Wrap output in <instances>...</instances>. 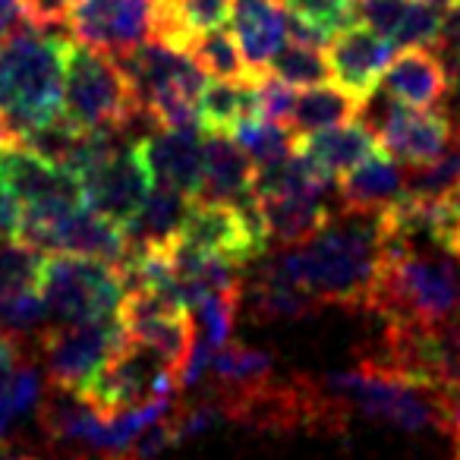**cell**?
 <instances>
[{
  "instance_id": "obj_21",
  "label": "cell",
  "mask_w": 460,
  "mask_h": 460,
  "mask_svg": "<svg viewBox=\"0 0 460 460\" xmlns=\"http://www.w3.org/2000/svg\"><path fill=\"white\" fill-rule=\"evenodd\" d=\"M205 376L211 382L208 397H215V401H234V397L250 394V391L262 388L265 382H271L278 376V366L269 350H256V347L227 341V344H221L211 353V363Z\"/></svg>"
},
{
  "instance_id": "obj_33",
  "label": "cell",
  "mask_w": 460,
  "mask_h": 460,
  "mask_svg": "<svg viewBox=\"0 0 460 460\" xmlns=\"http://www.w3.org/2000/svg\"><path fill=\"white\" fill-rule=\"evenodd\" d=\"M441 29V7L432 0H413L407 10V16L401 20L397 32L391 35L394 51H407V48H435Z\"/></svg>"
},
{
  "instance_id": "obj_13",
  "label": "cell",
  "mask_w": 460,
  "mask_h": 460,
  "mask_svg": "<svg viewBox=\"0 0 460 460\" xmlns=\"http://www.w3.org/2000/svg\"><path fill=\"white\" fill-rule=\"evenodd\" d=\"M391 60H394V45L378 32H372V29L359 26V22L341 29L328 41L332 76L338 79V89H344L357 102H363L366 95H372L378 89L382 73L388 70Z\"/></svg>"
},
{
  "instance_id": "obj_9",
  "label": "cell",
  "mask_w": 460,
  "mask_h": 460,
  "mask_svg": "<svg viewBox=\"0 0 460 460\" xmlns=\"http://www.w3.org/2000/svg\"><path fill=\"white\" fill-rule=\"evenodd\" d=\"M64 26L76 45L120 58L161 39L164 0H73Z\"/></svg>"
},
{
  "instance_id": "obj_7",
  "label": "cell",
  "mask_w": 460,
  "mask_h": 460,
  "mask_svg": "<svg viewBox=\"0 0 460 460\" xmlns=\"http://www.w3.org/2000/svg\"><path fill=\"white\" fill-rule=\"evenodd\" d=\"M127 338L123 313L73 325H45L32 338V357L41 359L54 388L79 394L95 378V372L127 344Z\"/></svg>"
},
{
  "instance_id": "obj_20",
  "label": "cell",
  "mask_w": 460,
  "mask_h": 460,
  "mask_svg": "<svg viewBox=\"0 0 460 460\" xmlns=\"http://www.w3.org/2000/svg\"><path fill=\"white\" fill-rule=\"evenodd\" d=\"M378 139L353 117V120L341 123V127L322 129V133H309L296 139V152L306 155L328 180H341L347 171L363 164L369 155L378 152Z\"/></svg>"
},
{
  "instance_id": "obj_22",
  "label": "cell",
  "mask_w": 460,
  "mask_h": 460,
  "mask_svg": "<svg viewBox=\"0 0 460 460\" xmlns=\"http://www.w3.org/2000/svg\"><path fill=\"white\" fill-rule=\"evenodd\" d=\"M192 205V196L171 186L155 183L146 202L139 205L129 224L123 227L127 246H146V250H173L183 230L186 211Z\"/></svg>"
},
{
  "instance_id": "obj_23",
  "label": "cell",
  "mask_w": 460,
  "mask_h": 460,
  "mask_svg": "<svg viewBox=\"0 0 460 460\" xmlns=\"http://www.w3.org/2000/svg\"><path fill=\"white\" fill-rule=\"evenodd\" d=\"M199 129L202 133H234L243 120L259 117L256 79H215L199 92Z\"/></svg>"
},
{
  "instance_id": "obj_43",
  "label": "cell",
  "mask_w": 460,
  "mask_h": 460,
  "mask_svg": "<svg viewBox=\"0 0 460 460\" xmlns=\"http://www.w3.org/2000/svg\"><path fill=\"white\" fill-rule=\"evenodd\" d=\"M447 202H451L454 215H457V217H460V186H457V190H454V192H451V196H447Z\"/></svg>"
},
{
  "instance_id": "obj_1",
  "label": "cell",
  "mask_w": 460,
  "mask_h": 460,
  "mask_svg": "<svg viewBox=\"0 0 460 460\" xmlns=\"http://www.w3.org/2000/svg\"><path fill=\"white\" fill-rule=\"evenodd\" d=\"M271 262L290 281L300 284L319 306L369 313L385 265L382 221L378 215L341 208L309 243L278 250Z\"/></svg>"
},
{
  "instance_id": "obj_34",
  "label": "cell",
  "mask_w": 460,
  "mask_h": 460,
  "mask_svg": "<svg viewBox=\"0 0 460 460\" xmlns=\"http://www.w3.org/2000/svg\"><path fill=\"white\" fill-rule=\"evenodd\" d=\"M290 16L334 39L341 29L353 26V0H284Z\"/></svg>"
},
{
  "instance_id": "obj_32",
  "label": "cell",
  "mask_w": 460,
  "mask_h": 460,
  "mask_svg": "<svg viewBox=\"0 0 460 460\" xmlns=\"http://www.w3.org/2000/svg\"><path fill=\"white\" fill-rule=\"evenodd\" d=\"M190 313H196V322H199L196 338L202 341L208 350H217L221 344H227L230 332H234V319H237V313H240V290H234V294H208L202 303H196Z\"/></svg>"
},
{
  "instance_id": "obj_45",
  "label": "cell",
  "mask_w": 460,
  "mask_h": 460,
  "mask_svg": "<svg viewBox=\"0 0 460 460\" xmlns=\"http://www.w3.org/2000/svg\"><path fill=\"white\" fill-rule=\"evenodd\" d=\"M0 445H4V441H0Z\"/></svg>"
},
{
  "instance_id": "obj_41",
  "label": "cell",
  "mask_w": 460,
  "mask_h": 460,
  "mask_svg": "<svg viewBox=\"0 0 460 460\" xmlns=\"http://www.w3.org/2000/svg\"><path fill=\"white\" fill-rule=\"evenodd\" d=\"M26 357H29L26 341H20L16 334H10V332L0 328V378L10 376V372H13Z\"/></svg>"
},
{
  "instance_id": "obj_19",
  "label": "cell",
  "mask_w": 460,
  "mask_h": 460,
  "mask_svg": "<svg viewBox=\"0 0 460 460\" xmlns=\"http://www.w3.org/2000/svg\"><path fill=\"white\" fill-rule=\"evenodd\" d=\"M403 190H407V173H403V167L397 164L388 152H382V148L338 180L341 208L366 211V215L385 211L391 202H397V199L403 196Z\"/></svg>"
},
{
  "instance_id": "obj_11",
  "label": "cell",
  "mask_w": 460,
  "mask_h": 460,
  "mask_svg": "<svg viewBox=\"0 0 460 460\" xmlns=\"http://www.w3.org/2000/svg\"><path fill=\"white\" fill-rule=\"evenodd\" d=\"M20 240L32 243L41 252L54 256H85L98 262L117 265L127 252V234L114 221L95 215L85 205L64 211L51 217H32L22 215Z\"/></svg>"
},
{
  "instance_id": "obj_8",
  "label": "cell",
  "mask_w": 460,
  "mask_h": 460,
  "mask_svg": "<svg viewBox=\"0 0 460 460\" xmlns=\"http://www.w3.org/2000/svg\"><path fill=\"white\" fill-rule=\"evenodd\" d=\"M39 294L48 325H73L114 315L120 313L127 296L114 265L85 256H48Z\"/></svg>"
},
{
  "instance_id": "obj_25",
  "label": "cell",
  "mask_w": 460,
  "mask_h": 460,
  "mask_svg": "<svg viewBox=\"0 0 460 460\" xmlns=\"http://www.w3.org/2000/svg\"><path fill=\"white\" fill-rule=\"evenodd\" d=\"M357 98L347 95L344 89H334V85H309L303 95H296L294 114H290L288 127L290 133L300 139L309 133H322V129L341 127V123L353 120L357 117Z\"/></svg>"
},
{
  "instance_id": "obj_35",
  "label": "cell",
  "mask_w": 460,
  "mask_h": 460,
  "mask_svg": "<svg viewBox=\"0 0 460 460\" xmlns=\"http://www.w3.org/2000/svg\"><path fill=\"white\" fill-rule=\"evenodd\" d=\"M413 0H353V22L391 41Z\"/></svg>"
},
{
  "instance_id": "obj_31",
  "label": "cell",
  "mask_w": 460,
  "mask_h": 460,
  "mask_svg": "<svg viewBox=\"0 0 460 460\" xmlns=\"http://www.w3.org/2000/svg\"><path fill=\"white\" fill-rule=\"evenodd\" d=\"M460 186V142L422 167H407V192L416 199H445Z\"/></svg>"
},
{
  "instance_id": "obj_36",
  "label": "cell",
  "mask_w": 460,
  "mask_h": 460,
  "mask_svg": "<svg viewBox=\"0 0 460 460\" xmlns=\"http://www.w3.org/2000/svg\"><path fill=\"white\" fill-rule=\"evenodd\" d=\"M256 104H259V117L288 127L290 114H294V104H296V92H294V85H288L284 79L271 76V73H259Z\"/></svg>"
},
{
  "instance_id": "obj_30",
  "label": "cell",
  "mask_w": 460,
  "mask_h": 460,
  "mask_svg": "<svg viewBox=\"0 0 460 460\" xmlns=\"http://www.w3.org/2000/svg\"><path fill=\"white\" fill-rule=\"evenodd\" d=\"M230 139L250 155L256 167L269 164V161H278V158H288L296 148V136L290 133V127L265 120V117H250V120H243L230 133Z\"/></svg>"
},
{
  "instance_id": "obj_17",
  "label": "cell",
  "mask_w": 460,
  "mask_h": 460,
  "mask_svg": "<svg viewBox=\"0 0 460 460\" xmlns=\"http://www.w3.org/2000/svg\"><path fill=\"white\" fill-rule=\"evenodd\" d=\"M146 161L155 183L180 190L196 199L202 186V133L199 129H164L158 127L142 139Z\"/></svg>"
},
{
  "instance_id": "obj_16",
  "label": "cell",
  "mask_w": 460,
  "mask_h": 460,
  "mask_svg": "<svg viewBox=\"0 0 460 460\" xmlns=\"http://www.w3.org/2000/svg\"><path fill=\"white\" fill-rule=\"evenodd\" d=\"M328 192L332 190L256 199L269 246L278 243V250H290V246L309 243L334 215L332 202H328Z\"/></svg>"
},
{
  "instance_id": "obj_3",
  "label": "cell",
  "mask_w": 460,
  "mask_h": 460,
  "mask_svg": "<svg viewBox=\"0 0 460 460\" xmlns=\"http://www.w3.org/2000/svg\"><path fill=\"white\" fill-rule=\"evenodd\" d=\"M328 394H334L347 410L369 416L376 422L401 429V432H438L445 435V388L401 372L394 366L359 357L357 366L328 372L319 378Z\"/></svg>"
},
{
  "instance_id": "obj_28",
  "label": "cell",
  "mask_w": 460,
  "mask_h": 460,
  "mask_svg": "<svg viewBox=\"0 0 460 460\" xmlns=\"http://www.w3.org/2000/svg\"><path fill=\"white\" fill-rule=\"evenodd\" d=\"M183 51L208 79H256V73L246 66L243 54H240L237 39L227 29L196 35Z\"/></svg>"
},
{
  "instance_id": "obj_38",
  "label": "cell",
  "mask_w": 460,
  "mask_h": 460,
  "mask_svg": "<svg viewBox=\"0 0 460 460\" xmlns=\"http://www.w3.org/2000/svg\"><path fill=\"white\" fill-rule=\"evenodd\" d=\"M20 224H22V202L0 183V240L20 237Z\"/></svg>"
},
{
  "instance_id": "obj_29",
  "label": "cell",
  "mask_w": 460,
  "mask_h": 460,
  "mask_svg": "<svg viewBox=\"0 0 460 460\" xmlns=\"http://www.w3.org/2000/svg\"><path fill=\"white\" fill-rule=\"evenodd\" d=\"M262 73L284 79L288 85H322L332 79V66H328V54L325 48L315 45H303V41H284L281 51L269 60Z\"/></svg>"
},
{
  "instance_id": "obj_18",
  "label": "cell",
  "mask_w": 460,
  "mask_h": 460,
  "mask_svg": "<svg viewBox=\"0 0 460 460\" xmlns=\"http://www.w3.org/2000/svg\"><path fill=\"white\" fill-rule=\"evenodd\" d=\"M252 158L227 133H205L202 139V186L196 199L208 202H243L252 196Z\"/></svg>"
},
{
  "instance_id": "obj_42",
  "label": "cell",
  "mask_w": 460,
  "mask_h": 460,
  "mask_svg": "<svg viewBox=\"0 0 460 460\" xmlns=\"http://www.w3.org/2000/svg\"><path fill=\"white\" fill-rule=\"evenodd\" d=\"M0 460H41L35 451H29V447H10L7 441L0 445Z\"/></svg>"
},
{
  "instance_id": "obj_39",
  "label": "cell",
  "mask_w": 460,
  "mask_h": 460,
  "mask_svg": "<svg viewBox=\"0 0 460 460\" xmlns=\"http://www.w3.org/2000/svg\"><path fill=\"white\" fill-rule=\"evenodd\" d=\"M29 20L22 13V0H0V45H7L13 35L26 32Z\"/></svg>"
},
{
  "instance_id": "obj_44",
  "label": "cell",
  "mask_w": 460,
  "mask_h": 460,
  "mask_svg": "<svg viewBox=\"0 0 460 460\" xmlns=\"http://www.w3.org/2000/svg\"><path fill=\"white\" fill-rule=\"evenodd\" d=\"M60 460H89V457H85L83 451H66V454H64V457H60Z\"/></svg>"
},
{
  "instance_id": "obj_37",
  "label": "cell",
  "mask_w": 460,
  "mask_h": 460,
  "mask_svg": "<svg viewBox=\"0 0 460 460\" xmlns=\"http://www.w3.org/2000/svg\"><path fill=\"white\" fill-rule=\"evenodd\" d=\"M435 51H438L441 64L447 66L454 79L460 76V0H451L441 13V29L438 41H435Z\"/></svg>"
},
{
  "instance_id": "obj_24",
  "label": "cell",
  "mask_w": 460,
  "mask_h": 460,
  "mask_svg": "<svg viewBox=\"0 0 460 460\" xmlns=\"http://www.w3.org/2000/svg\"><path fill=\"white\" fill-rule=\"evenodd\" d=\"M230 7L234 0H164V26L158 41L183 51L196 35L227 29Z\"/></svg>"
},
{
  "instance_id": "obj_6",
  "label": "cell",
  "mask_w": 460,
  "mask_h": 460,
  "mask_svg": "<svg viewBox=\"0 0 460 460\" xmlns=\"http://www.w3.org/2000/svg\"><path fill=\"white\" fill-rule=\"evenodd\" d=\"M177 369L148 344L127 338V344L95 372V378L76 397H83L102 420H114L146 403L167 401L177 394Z\"/></svg>"
},
{
  "instance_id": "obj_2",
  "label": "cell",
  "mask_w": 460,
  "mask_h": 460,
  "mask_svg": "<svg viewBox=\"0 0 460 460\" xmlns=\"http://www.w3.org/2000/svg\"><path fill=\"white\" fill-rule=\"evenodd\" d=\"M369 313L388 328H460V262L435 250L385 243Z\"/></svg>"
},
{
  "instance_id": "obj_5",
  "label": "cell",
  "mask_w": 460,
  "mask_h": 460,
  "mask_svg": "<svg viewBox=\"0 0 460 460\" xmlns=\"http://www.w3.org/2000/svg\"><path fill=\"white\" fill-rule=\"evenodd\" d=\"M64 114L83 129L127 133L139 139L136 129H139L142 111L117 60L76 41H70L66 48Z\"/></svg>"
},
{
  "instance_id": "obj_10",
  "label": "cell",
  "mask_w": 460,
  "mask_h": 460,
  "mask_svg": "<svg viewBox=\"0 0 460 460\" xmlns=\"http://www.w3.org/2000/svg\"><path fill=\"white\" fill-rule=\"evenodd\" d=\"M79 186H83L85 208L114 221L117 227H127L155 186L142 139H129V136L117 139L102 158H95L79 173Z\"/></svg>"
},
{
  "instance_id": "obj_27",
  "label": "cell",
  "mask_w": 460,
  "mask_h": 460,
  "mask_svg": "<svg viewBox=\"0 0 460 460\" xmlns=\"http://www.w3.org/2000/svg\"><path fill=\"white\" fill-rule=\"evenodd\" d=\"M45 259V252L20 237L0 240V303L39 294Z\"/></svg>"
},
{
  "instance_id": "obj_26",
  "label": "cell",
  "mask_w": 460,
  "mask_h": 460,
  "mask_svg": "<svg viewBox=\"0 0 460 460\" xmlns=\"http://www.w3.org/2000/svg\"><path fill=\"white\" fill-rule=\"evenodd\" d=\"M332 190V180L294 148L288 158L259 164L252 173V196L271 199V196H294V192H325Z\"/></svg>"
},
{
  "instance_id": "obj_12",
  "label": "cell",
  "mask_w": 460,
  "mask_h": 460,
  "mask_svg": "<svg viewBox=\"0 0 460 460\" xmlns=\"http://www.w3.org/2000/svg\"><path fill=\"white\" fill-rule=\"evenodd\" d=\"M0 183L22 202V215L51 217L83 205V186L73 171L39 158L22 142L0 146Z\"/></svg>"
},
{
  "instance_id": "obj_4",
  "label": "cell",
  "mask_w": 460,
  "mask_h": 460,
  "mask_svg": "<svg viewBox=\"0 0 460 460\" xmlns=\"http://www.w3.org/2000/svg\"><path fill=\"white\" fill-rule=\"evenodd\" d=\"M70 41L26 29L0 45V117L20 139L64 114V70Z\"/></svg>"
},
{
  "instance_id": "obj_40",
  "label": "cell",
  "mask_w": 460,
  "mask_h": 460,
  "mask_svg": "<svg viewBox=\"0 0 460 460\" xmlns=\"http://www.w3.org/2000/svg\"><path fill=\"white\" fill-rule=\"evenodd\" d=\"M445 416H447L445 435L451 438V445H454L451 460H460V378L445 388Z\"/></svg>"
},
{
  "instance_id": "obj_14",
  "label": "cell",
  "mask_w": 460,
  "mask_h": 460,
  "mask_svg": "<svg viewBox=\"0 0 460 460\" xmlns=\"http://www.w3.org/2000/svg\"><path fill=\"white\" fill-rule=\"evenodd\" d=\"M457 79L447 73L441 58L429 48H407L382 73V92L397 104L416 111H435L451 98Z\"/></svg>"
},
{
  "instance_id": "obj_15",
  "label": "cell",
  "mask_w": 460,
  "mask_h": 460,
  "mask_svg": "<svg viewBox=\"0 0 460 460\" xmlns=\"http://www.w3.org/2000/svg\"><path fill=\"white\" fill-rule=\"evenodd\" d=\"M230 29L252 73H262L288 41V4L284 0H234Z\"/></svg>"
}]
</instances>
